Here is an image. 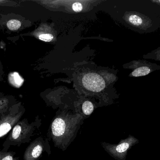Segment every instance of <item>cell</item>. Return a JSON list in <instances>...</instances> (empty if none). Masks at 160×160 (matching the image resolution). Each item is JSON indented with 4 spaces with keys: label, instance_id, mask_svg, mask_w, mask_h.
I'll list each match as a JSON object with an SVG mask.
<instances>
[{
    "label": "cell",
    "instance_id": "ba28073f",
    "mask_svg": "<svg viewBox=\"0 0 160 160\" xmlns=\"http://www.w3.org/2000/svg\"><path fill=\"white\" fill-rule=\"evenodd\" d=\"M50 30L49 26L43 23L33 31L26 33L24 35L32 36L42 42H52L55 38L53 33L50 32Z\"/></svg>",
    "mask_w": 160,
    "mask_h": 160
},
{
    "label": "cell",
    "instance_id": "9c48e42d",
    "mask_svg": "<svg viewBox=\"0 0 160 160\" xmlns=\"http://www.w3.org/2000/svg\"><path fill=\"white\" fill-rule=\"evenodd\" d=\"M18 102L16 97L14 95L0 92V114L6 112Z\"/></svg>",
    "mask_w": 160,
    "mask_h": 160
},
{
    "label": "cell",
    "instance_id": "3957f363",
    "mask_svg": "<svg viewBox=\"0 0 160 160\" xmlns=\"http://www.w3.org/2000/svg\"><path fill=\"white\" fill-rule=\"evenodd\" d=\"M26 112L22 102L18 101L6 112L0 114V139L8 134Z\"/></svg>",
    "mask_w": 160,
    "mask_h": 160
},
{
    "label": "cell",
    "instance_id": "7c38bea8",
    "mask_svg": "<svg viewBox=\"0 0 160 160\" xmlns=\"http://www.w3.org/2000/svg\"><path fill=\"white\" fill-rule=\"evenodd\" d=\"M150 72V69L149 67H140L135 69L132 72V75L134 77L143 76L147 75Z\"/></svg>",
    "mask_w": 160,
    "mask_h": 160
},
{
    "label": "cell",
    "instance_id": "5b68a950",
    "mask_svg": "<svg viewBox=\"0 0 160 160\" xmlns=\"http://www.w3.org/2000/svg\"><path fill=\"white\" fill-rule=\"evenodd\" d=\"M47 137L40 136L32 141L25 150L23 155L24 160H39L47 153L51 154V148Z\"/></svg>",
    "mask_w": 160,
    "mask_h": 160
},
{
    "label": "cell",
    "instance_id": "6da1fadb",
    "mask_svg": "<svg viewBox=\"0 0 160 160\" xmlns=\"http://www.w3.org/2000/svg\"><path fill=\"white\" fill-rule=\"evenodd\" d=\"M81 119L82 117L74 118L64 111H58L49 125L48 138L52 140L55 147L65 150L78 131Z\"/></svg>",
    "mask_w": 160,
    "mask_h": 160
},
{
    "label": "cell",
    "instance_id": "30bf717a",
    "mask_svg": "<svg viewBox=\"0 0 160 160\" xmlns=\"http://www.w3.org/2000/svg\"><path fill=\"white\" fill-rule=\"evenodd\" d=\"M16 152H4L0 149V160H19Z\"/></svg>",
    "mask_w": 160,
    "mask_h": 160
},
{
    "label": "cell",
    "instance_id": "7a4b0ae2",
    "mask_svg": "<svg viewBox=\"0 0 160 160\" xmlns=\"http://www.w3.org/2000/svg\"><path fill=\"white\" fill-rule=\"evenodd\" d=\"M42 120L39 115L30 123L27 118L19 120L9 133L2 144V151L8 152L11 146L20 147L23 144L30 143L32 138L40 134Z\"/></svg>",
    "mask_w": 160,
    "mask_h": 160
},
{
    "label": "cell",
    "instance_id": "5bb4252c",
    "mask_svg": "<svg viewBox=\"0 0 160 160\" xmlns=\"http://www.w3.org/2000/svg\"><path fill=\"white\" fill-rule=\"evenodd\" d=\"M72 9L74 12H80L83 9V6L79 2H75L72 5Z\"/></svg>",
    "mask_w": 160,
    "mask_h": 160
},
{
    "label": "cell",
    "instance_id": "277c9868",
    "mask_svg": "<svg viewBox=\"0 0 160 160\" xmlns=\"http://www.w3.org/2000/svg\"><path fill=\"white\" fill-rule=\"evenodd\" d=\"M32 23L20 15L0 14V30L11 34L30 28Z\"/></svg>",
    "mask_w": 160,
    "mask_h": 160
},
{
    "label": "cell",
    "instance_id": "8fae6325",
    "mask_svg": "<svg viewBox=\"0 0 160 160\" xmlns=\"http://www.w3.org/2000/svg\"><path fill=\"white\" fill-rule=\"evenodd\" d=\"M82 111L84 115L90 116L93 112L94 107L91 102L90 101H85L82 106Z\"/></svg>",
    "mask_w": 160,
    "mask_h": 160
},
{
    "label": "cell",
    "instance_id": "52a82bcc",
    "mask_svg": "<svg viewBox=\"0 0 160 160\" xmlns=\"http://www.w3.org/2000/svg\"><path fill=\"white\" fill-rule=\"evenodd\" d=\"M82 83L87 89L93 92H99L105 87L103 78L94 73L85 75L82 78Z\"/></svg>",
    "mask_w": 160,
    "mask_h": 160
},
{
    "label": "cell",
    "instance_id": "9a60e30c",
    "mask_svg": "<svg viewBox=\"0 0 160 160\" xmlns=\"http://www.w3.org/2000/svg\"><path fill=\"white\" fill-rule=\"evenodd\" d=\"M4 74H5V72H4V68H3L1 60L0 59V82L3 81V79H4Z\"/></svg>",
    "mask_w": 160,
    "mask_h": 160
},
{
    "label": "cell",
    "instance_id": "8992f818",
    "mask_svg": "<svg viewBox=\"0 0 160 160\" xmlns=\"http://www.w3.org/2000/svg\"><path fill=\"white\" fill-rule=\"evenodd\" d=\"M138 142V140L132 136L122 139L118 144H109L102 142L101 145L113 158L117 160H125L128 150Z\"/></svg>",
    "mask_w": 160,
    "mask_h": 160
},
{
    "label": "cell",
    "instance_id": "4fadbf2b",
    "mask_svg": "<svg viewBox=\"0 0 160 160\" xmlns=\"http://www.w3.org/2000/svg\"><path fill=\"white\" fill-rule=\"evenodd\" d=\"M129 21L130 23L134 26H140L142 24V20L141 18L136 15H132L129 18Z\"/></svg>",
    "mask_w": 160,
    "mask_h": 160
}]
</instances>
